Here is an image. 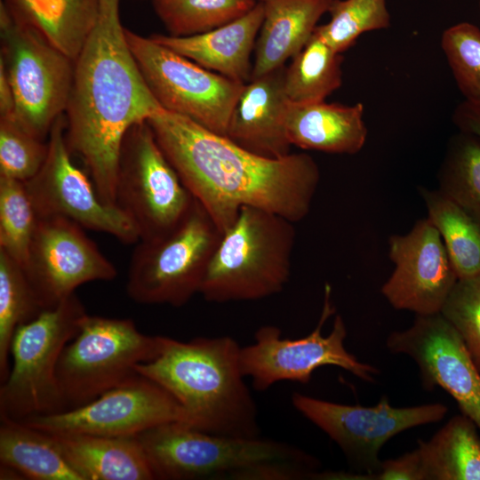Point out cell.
<instances>
[{"label": "cell", "instance_id": "13", "mask_svg": "<svg viewBox=\"0 0 480 480\" xmlns=\"http://www.w3.org/2000/svg\"><path fill=\"white\" fill-rule=\"evenodd\" d=\"M61 115L48 135V153L39 172L24 182L38 217H60L84 228L107 233L124 244L140 240L138 230L117 205L99 196L88 177L71 159Z\"/></svg>", "mask_w": 480, "mask_h": 480}, {"label": "cell", "instance_id": "21", "mask_svg": "<svg viewBox=\"0 0 480 480\" xmlns=\"http://www.w3.org/2000/svg\"><path fill=\"white\" fill-rule=\"evenodd\" d=\"M363 103L290 102L285 128L292 146L330 154L354 155L364 146L368 130Z\"/></svg>", "mask_w": 480, "mask_h": 480}, {"label": "cell", "instance_id": "22", "mask_svg": "<svg viewBox=\"0 0 480 480\" xmlns=\"http://www.w3.org/2000/svg\"><path fill=\"white\" fill-rule=\"evenodd\" d=\"M332 0H264L252 79L284 66L312 36Z\"/></svg>", "mask_w": 480, "mask_h": 480}, {"label": "cell", "instance_id": "24", "mask_svg": "<svg viewBox=\"0 0 480 480\" xmlns=\"http://www.w3.org/2000/svg\"><path fill=\"white\" fill-rule=\"evenodd\" d=\"M0 464L24 479L82 480L50 434L17 420H1Z\"/></svg>", "mask_w": 480, "mask_h": 480}, {"label": "cell", "instance_id": "6", "mask_svg": "<svg viewBox=\"0 0 480 480\" xmlns=\"http://www.w3.org/2000/svg\"><path fill=\"white\" fill-rule=\"evenodd\" d=\"M86 315L74 293L17 327L10 348L12 365L0 388L1 420L22 421L66 410L57 366Z\"/></svg>", "mask_w": 480, "mask_h": 480}, {"label": "cell", "instance_id": "29", "mask_svg": "<svg viewBox=\"0 0 480 480\" xmlns=\"http://www.w3.org/2000/svg\"><path fill=\"white\" fill-rule=\"evenodd\" d=\"M439 190L480 224V138L452 136L441 164Z\"/></svg>", "mask_w": 480, "mask_h": 480}, {"label": "cell", "instance_id": "38", "mask_svg": "<svg viewBox=\"0 0 480 480\" xmlns=\"http://www.w3.org/2000/svg\"><path fill=\"white\" fill-rule=\"evenodd\" d=\"M455 125L460 132L480 138V108L463 101L459 104L452 116Z\"/></svg>", "mask_w": 480, "mask_h": 480}, {"label": "cell", "instance_id": "2", "mask_svg": "<svg viewBox=\"0 0 480 480\" xmlns=\"http://www.w3.org/2000/svg\"><path fill=\"white\" fill-rule=\"evenodd\" d=\"M120 0H99L97 21L74 61L66 108V141L87 167L100 199L116 204L124 137L162 108L129 48Z\"/></svg>", "mask_w": 480, "mask_h": 480}, {"label": "cell", "instance_id": "37", "mask_svg": "<svg viewBox=\"0 0 480 480\" xmlns=\"http://www.w3.org/2000/svg\"><path fill=\"white\" fill-rule=\"evenodd\" d=\"M341 479L355 480H425L420 453L416 448L397 459L381 461L372 474H341Z\"/></svg>", "mask_w": 480, "mask_h": 480}, {"label": "cell", "instance_id": "1", "mask_svg": "<svg viewBox=\"0 0 480 480\" xmlns=\"http://www.w3.org/2000/svg\"><path fill=\"white\" fill-rule=\"evenodd\" d=\"M147 122L185 187L221 234L244 206L266 210L293 223L309 212L320 180L319 167L309 155L258 156L163 108Z\"/></svg>", "mask_w": 480, "mask_h": 480}, {"label": "cell", "instance_id": "18", "mask_svg": "<svg viewBox=\"0 0 480 480\" xmlns=\"http://www.w3.org/2000/svg\"><path fill=\"white\" fill-rule=\"evenodd\" d=\"M388 250L395 269L381 288L388 301L420 316L440 313L459 278L430 220H418L406 235L392 236Z\"/></svg>", "mask_w": 480, "mask_h": 480}, {"label": "cell", "instance_id": "31", "mask_svg": "<svg viewBox=\"0 0 480 480\" xmlns=\"http://www.w3.org/2000/svg\"><path fill=\"white\" fill-rule=\"evenodd\" d=\"M172 36L208 32L247 14L256 0H152Z\"/></svg>", "mask_w": 480, "mask_h": 480}, {"label": "cell", "instance_id": "17", "mask_svg": "<svg viewBox=\"0 0 480 480\" xmlns=\"http://www.w3.org/2000/svg\"><path fill=\"white\" fill-rule=\"evenodd\" d=\"M387 347L412 357L424 388L444 389L480 430V371L458 332L441 313L417 315L410 328L388 335Z\"/></svg>", "mask_w": 480, "mask_h": 480}, {"label": "cell", "instance_id": "34", "mask_svg": "<svg viewBox=\"0 0 480 480\" xmlns=\"http://www.w3.org/2000/svg\"><path fill=\"white\" fill-rule=\"evenodd\" d=\"M441 48L465 101L480 108V29L469 22L446 28Z\"/></svg>", "mask_w": 480, "mask_h": 480}, {"label": "cell", "instance_id": "5", "mask_svg": "<svg viewBox=\"0 0 480 480\" xmlns=\"http://www.w3.org/2000/svg\"><path fill=\"white\" fill-rule=\"evenodd\" d=\"M291 220L244 206L210 260L199 293L212 302L260 300L280 292L291 275Z\"/></svg>", "mask_w": 480, "mask_h": 480}, {"label": "cell", "instance_id": "15", "mask_svg": "<svg viewBox=\"0 0 480 480\" xmlns=\"http://www.w3.org/2000/svg\"><path fill=\"white\" fill-rule=\"evenodd\" d=\"M292 402L298 412L340 446L348 462L362 474H372L380 468L379 452L391 437L414 427L437 422L448 411L443 404L396 408L386 396L372 407L336 404L300 393L292 395Z\"/></svg>", "mask_w": 480, "mask_h": 480}, {"label": "cell", "instance_id": "4", "mask_svg": "<svg viewBox=\"0 0 480 480\" xmlns=\"http://www.w3.org/2000/svg\"><path fill=\"white\" fill-rule=\"evenodd\" d=\"M156 479L317 478L319 462L289 444L202 432L174 421L135 436Z\"/></svg>", "mask_w": 480, "mask_h": 480}, {"label": "cell", "instance_id": "16", "mask_svg": "<svg viewBox=\"0 0 480 480\" xmlns=\"http://www.w3.org/2000/svg\"><path fill=\"white\" fill-rule=\"evenodd\" d=\"M24 270L44 309L84 284L116 276L115 266L84 228L60 217H38Z\"/></svg>", "mask_w": 480, "mask_h": 480}, {"label": "cell", "instance_id": "19", "mask_svg": "<svg viewBox=\"0 0 480 480\" xmlns=\"http://www.w3.org/2000/svg\"><path fill=\"white\" fill-rule=\"evenodd\" d=\"M284 66L244 84L230 116L226 137L239 147L268 158L291 154L285 128L290 103L284 91Z\"/></svg>", "mask_w": 480, "mask_h": 480}, {"label": "cell", "instance_id": "12", "mask_svg": "<svg viewBox=\"0 0 480 480\" xmlns=\"http://www.w3.org/2000/svg\"><path fill=\"white\" fill-rule=\"evenodd\" d=\"M331 286L325 284L320 319L306 337L284 339L279 328L265 325L255 332L253 344L241 348L243 373L251 378L257 390L264 391L282 380L307 384L312 373L324 365H335L364 380H374L378 370L358 361L345 348L347 330L340 315L336 316L329 335L322 334L323 325L335 310L331 302Z\"/></svg>", "mask_w": 480, "mask_h": 480}, {"label": "cell", "instance_id": "7", "mask_svg": "<svg viewBox=\"0 0 480 480\" xmlns=\"http://www.w3.org/2000/svg\"><path fill=\"white\" fill-rule=\"evenodd\" d=\"M3 62L15 100V116L44 140L66 110L74 60L6 3L0 4Z\"/></svg>", "mask_w": 480, "mask_h": 480}, {"label": "cell", "instance_id": "35", "mask_svg": "<svg viewBox=\"0 0 480 480\" xmlns=\"http://www.w3.org/2000/svg\"><path fill=\"white\" fill-rule=\"evenodd\" d=\"M47 153L48 142L28 132L15 114L0 116V175L26 182L39 172Z\"/></svg>", "mask_w": 480, "mask_h": 480}, {"label": "cell", "instance_id": "3", "mask_svg": "<svg viewBox=\"0 0 480 480\" xmlns=\"http://www.w3.org/2000/svg\"><path fill=\"white\" fill-rule=\"evenodd\" d=\"M240 351L228 336L188 341L162 336L157 356L135 370L178 401L180 423L209 434L258 437L257 407L244 380Z\"/></svg>", "mask_w": 480, "mask_h": 480}, {"label": "cell", "instance_id": "11", "mask_svg": "<svg viewBox=\"0 0 480 480\" xmlns=\"http://www.w3.org/2000/svg\"><path fill=\"white\" fill-rule=\"evenodd\" d=\"M195 198L160 148L148 122L126 133L120 154L116 204L135 225L140 240L176 228Z\"/></svg>", "mask_w": 480, "mask_h": 480}, {"label": "cell", "instance_id": "30", "mask_svg": "<svg viewBox=\"0 0 480 480\" xmlns=\"http://www.w3.org/2000/svg\"><path fill=\"white\" fill-rule=\"evenodd\" d=\"M44 308L24 268L0 250V380L10 372V348L15 330Z\"/></svg>", "mask_w": 480, "mask_h": 480}, {"label": "cell", "instance_id": "14", "mask_svg": "<svg viewBox=\"0 0 480 480\" xmlns=\"http://www.w3.org/2000/svg\"><path fill=\"white\" fill-rule=\"evenodd\" d=\"M182 420L178 401L155 381L136 373L84 405L21 422L48 434L125 437Z\"/></svg>", "mask_w": 480, "mask_h": 480}, {"label": "cell", "instance_id": "39", "mask_svg": "<svg viewBox=\"0 0 480 480\" xmlns=\"http://www.w3.org/2000/svg\"><path fill=\"white\" fill-rule=\"evenodd\" d=\"M15 114V100L4 66L0 60V116Z\"/></svg>", "mask_w": 480, "mask_h": 480}, {"label": "cell", "instance_id": "9", "mask_svg": "<svg viewBox=\"0 0 480 480\" xmlns=\"http://www.w3.org/2000/svg\"><path fill=\"white\" fill-rule=\"evenodd\" d=\"M161 343L162 336L140 332L132 319L87 314L57 366L66 410L84 405L135 375L138 364L157 356Z\"/></svg>", "mask_w": 480, "mask_h": 480}, {"label": "cell", "instance_id": "10", "mask_svg": "<svg viewBox=\"0 0 480 480\" xmlns=\"http://www.w3.org/2000/svg\"><path fill=\"white\" fill-rule=\"evenodd\" d=\"M124 33L139 69L161 108L226 136L245 84L208 70L151 37L126 28Z\"/></svg>", "mask_w": 480, "mask_h": 480}, {"label": "cell", "instance_id": "41", "mask_svg": "<svg viewBox=\"0 0 480 480\" xmlns=\"http://www.w3.org/2000/svg\"><path fill=\"white\" fill-rule=\"evenodd\" d=\"M479 7H480V0H479Z\"/></svg>", "mask_w": 480, "mask_h": 480}, {"label": "cell", "instance_id": "23", "mask_svg": "<svg viewBox=\"0 0 480 480\" xmlns=\"http://www.w3.org/2000/svg\"><path fill=\"white\" fill-rule=\"evenodd\" d=\"M50 435L82 480L156 479L135 436Z\"/></svg>", "mask_w": 480, "mask_h": 480}, {"label": "cell", "instance_id": "36", "mask_svg": "<svg viewBox=\"0 0 480 480\" xmlns=\"http://www.w3.org/2000/svg\"><path fill=\"white\" fill-rule=\"evenodd\" d=\"M440 313L458 332L480 371V274L459 278Z\"/></svg>", "mask_w": 480, "mask_h": 480}, {"label": "cell", "instance_id": "40", "mask_svg": "<svg viewBox=\"0 0 480 480\" xmlns=\"http://www.w3.org/2000/svg\"><path fill=\"white\" fill-rule=\"evenodd\" d=\"M257 2H263L264 0H256Z\"/></svg>", "mask_w": 480, "mask_h": 480}, {"label": "cell", "instance_id": "26", "mask_svg": "<svg viewBox=\"0 0 480 480\" xmlns=\"http://www.w3.org/2000/svg\"><path fill=\"white\" fill-rule=\"evenodd\" d=\"M6 4L74 61L99 15V0H8Z\"/></svg>", "mask_w": 480, "mask_h": 480}, {"label": "cell", "instance_id": "25", "mask_svg": "<svg viewBox=\"0 0 480 480\" xmlns=\"http://www.w3.org/2000/svg\"><path fill=\"white\" fill-rule=\"evenodd\" d=\"M465 414L452 417L428 441H418L425 480H480V436Z\"/></svg>", "mask_w": 480, "mask_h": 480}, {"label": "cell", "instance_id": "32", "mask_svg": "<svg viewBox=\"0 0 480 480\" xmlns=\"http://www.w3.org/2000/svg\"><path fill=\"white\" fill-rule=\"evenodd\" d=\"M331 19L315 33L334 51L343 53L364 33L388 28L391 17L387 0H332Z\"/></svg>", "mask_w": 480, "mask_h": 480}, {"label": "cell", "instance_id": "28", "mask_svg": "<svg viewBox=\"0 0 480 480\" xmlns=\"http://www.w3.org/2000/svg\"><path fill=\"white\" fill-rule=\"evenodd\" d=\"M458 278L480 274V224L439 189H420Z\"/></svg>", "mask_w": 480, "mask_h": 480}, {"label": "cell", "instance_id": "27", "mask_svg": "<svg viewBox=\"0 0 480 480\" xmlns=\"http://www.w3.org/2000/svg\"><path fill=\"white\" fill-rule=\"evenodd\" d=\"M342 53L334 51L314 31L285 69L284 91L290 102L325 101L342 84Z\"/></svg>", "mask_w": 480, "mask_h": 480}, {"label": "cell", "instance_id": "20", "mask_svg": "<svg viewBox=\"0 0 480 480\" xmlns=\"http://www.w3.org/2000/svg\"><path fill=\"white\" fill-rule=\"evenodd\" d=\"M264 19L262 2L244 16L205 33L189 36L152 35L156 43L229 79L251 81V54Z\"/></svg>", "mask_w": 480, "mask_h": 480}, {"label": "cell", "instance_id": "33", "mask_svg": "<svg viewBox=\"0 0 480 480\" xmlns=\"http://www.w3.org/2000/svg\"><path fill=\"white\" fill-rule=\"evenodd\" d=\"M37 220L24 182L0 175V250L23 268Z\"/></svg>", "mask_w": 480, "mask_h": 480}, {"label": "cell", "instance_id": "8", "mask_svg": "<svg viewBox=\"0 0 480 480\" xmlns=\"http://www.w3.org/2000/svg\"><path fill=\"white\" fill-rule=\"evenodd\" d=\"M222 234L195 200L184 220L167 234L139 240L131 259L126 291L142 304L181 307L200 288Z\"/></svg>", "mask_w": 480, "mask_h": 480}]
</instances>
